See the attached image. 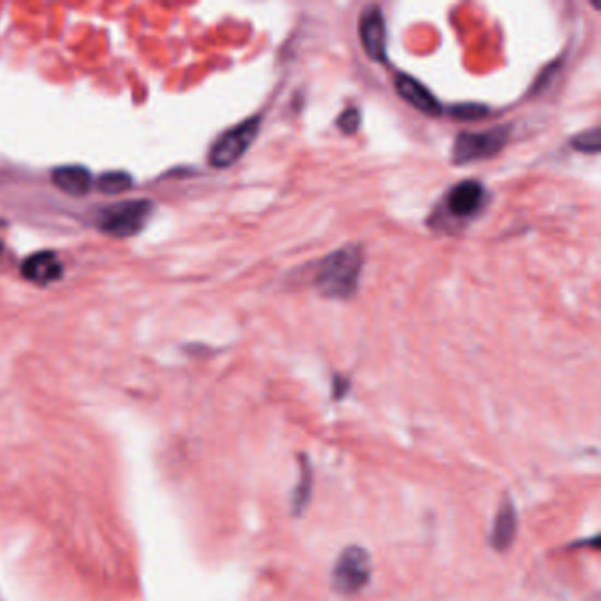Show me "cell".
Segmentation results:
<instances>
[{
	"label": "cell",
	"instance_id": "obj_1",
	"mask_svg": "<svg viewBox=\"0 0 601 601\" xmlns=\"http://www.w3.org/2000/svg\"><path fill=\"white\" fill-rule=\"evenodd\" d=\"M365 254L360 243H349L323 257L314 274L317 291L330 300L353 299L360 288Z\"/></svg>",
	"mask_w": 601,
	"mask_h": 601
},
{
	"label": "cell",
	"instance_id": "obj_2",
	"mask_svg": "<svg viewBox=\"0 0 601 601\" xmlns=\"http://www.w3.org/2000/svg\"><path fill=\"white\" fill-rule=\"evenodd\" d=\"M509 139V128L496 125L489 131H464L455 139L452 161L454 165L464 166L471 163L485 161L494 157L505 148Z\"/></svg>",
	"mask_w": 601,
	"mask_h": 601
},
{
	"label": "cell",
	"instance_id": "obj_3",
	"mask_svg": "<svg viewBox=\"0 0 601 601\" xmlns=\"http://www.w3.org/2000/svg\"><path fill=\"white\" fill-rule=\"evenodd\" d=\"M152 212H154V205L147 200L116 203V205H110L101 211L97 226L106 235H111L117 239H128L145 228Z\"/></svg>",
	"mask_w": 601,
	"mask_h": 601
},
{
	"label": "cell",
	"instance_id": "obj_4",
	"mask_svg": "<svg viewBox=\"0 0 601 601\" xmlns=\"http://www.w3.org/2000/svg\"><path fill=\"white\" fill-rule=\"evenodd\" d=\"M372 575V561L363 546L351 545L340 552L332 569V588L339 594H357L368 586Z\"/></svg>",
	"mask_w": 601,
	"mask_h": 601
},
{
	"label": "cell",
	"instance_id": "obj_5",
	"mask_svg": "<svg viewBox=\"0 0 601 601\" xmlns=\"http://www.w3.org/2000/svg\"><path fill=\"white\" fill-rule=\"evenodd\" d=\"M262 128V116L251 117L243 120L239 125H235L230 131L220 134L217 142L212 145L208 161L217 170L230 168L235 163L240 161V157L249 151L256 140L257 133Z\"/></svg>",
	"mask_w": 601,
	"mask_h": 601
},
{
	"label": "cell",
	"instance_id": "obj_6",
	"mask_svg": "<svg viewBox=\"0 0 601 601\" xmlns=\"http://www.w3.org/2000/svg\"><path fill=\"white\" fill-rule=\"evenodd\" d=\"M486 203V189L478 180H464L448 191L445 211L454 219H473Z\"/></svg>",
	"mask_w": 601,
	"mask_h": 601
},
{
	"label": "cell",
	"instance_id": "obj_7",
	"mask_svg": "<svg viewBox=\"0 0 601 601\" xmlns=\"http://www.w3.org/2000/svg\"><path fill=\"white\" fill-rule=\"evenodd\" d=\"M359 36L369 59L374 62H386V57H388L386 25L380 5H371L360 14Z\"/></svg>",
	"mask_w": 601,
	"mask_h": 601
},
{
	"label": "cell",
	"instance_id": "obj_8",
	"mask_svg": "<svg viewBox=\"0 0 601 601\" xmlns=\"http://www.w3.org/2000/svg\"><path fill=\"white\" fill-rule=\"evenodd\" d=\"M395 91L408 105L413 106L414 110L422 111L425 116L440 117L443 111L436 96L422 82L409 74H399L395 79Z\"/></svg>",
	"mask_w": 601,
	"mask_h": 601
},
{
	"label": "cell",
	"instance_id": "obj_9",
	"mask_svg": "<svg viewBox=\"0 0 601 601\" xmlns=\"http://www.w3.org/2000/svg\"><path fill=\"white\" fill-rule=\"evenodd\" d=\"M62 272L64 268H62L59 256L51 251L33 254L22 265V274L25 279L31 280L34 285H51L62 277Z\"/></svg>",
	"mask_w": 601,
	"mask_h": 601
},
{
	"label": "cell",
	"instance_id": "obj_10",
	"mask_svg": "<svg viewBox=\"0 0 601 601\" xmlns=\"http://www.w3.org/2000/svg\"><path fill=\"white\" fill-rule=\"evenodd\" d=\"M53 184L71 196H83L93 188V173L83 166H60L51 173Z\"/></svg>",
	"mask_w": 601,
	"mask_h": 601
},
{
	"label": "cell",
	"instance_id": "obj_11",
	"mask_svg": "<svg viewBox=\"0 0 601 601\" xmlns=\"http://www.w3.org/2000/svg\"><path fill=\"white\" fill-rule=\"evenodd\" d=\"M515 534H517V512H515L514 503L505 500L497 509L494 528H492V546L496 551H506L514 543Z\"/></svg>",
	"mask_w": 601,
	"mask_h": 601
},
{
	"label": "cell",
	"instance_id": "obj_12",
	"mask_svg": "<svg viewBox=\"0 0 601 601\" xmlns=\"http://www.w3.org/2000/svg\"><path fill=\"white\" fill-rule=\"evenodd\" d=\"M311 491H313V471H311V466H309L308 457H303L299 486L295 489L293 497H291L295 515H300L305 509L309 497H311Z\"/></svg>",
	"mask_w": 601,
	"mask_h": 601
},
{
	"label": "cell",
	"instance_id": "obj_13",
	"mask_svg": "<svg viewBox=\"0 0 601 601\" xmlns=\"http://www.w3.org/2000/svg\"><path fill=\"white\" fill-rule=\"evenodd\" d=\"M133 179L125 171H108L99 179V189L105 194H122L131 189Z\"/></svg>",
	"mask_w": 601,
	"mask_h": 601
},
{
	"label": "cell",
	"instance_id": "obj_14",
	"mask_svg": "<svg viewBox=\"0 0 601 601\" xmlns=\"http://www.w3.org/2000/svg\"><path fill=\"white\" fill-rule=\"evenodd\" d=\"M572 147L577 148L578 152H584V154H598L601 148L600 128H592L577 134L572 140Z\"/></svg>",
	"mask_w": 601,
	"mask_h": 601
},
{
	"label": "cell",
	"instance_id": "obj_15",
	"mask_svg": "<svg viewBox=\"0 0 601 601\" xmlns=\"http://www.w3.org/2000/svg\"><path fill=\"white\" fill-rule=\"evenodd\" d=\"M450 116L459 120H482L489 116V108L478 103H464L452 106Z\"/></svg>",
	"mask_w": 601,
	"mask_h": 601
},
{
	"label": "cell",
	"instance_id": "obj_16",
	"mask_svg": "<svg viewBox=\"0 0 601 601\" xmlns=\"http://www.w3.org/2000/svg\"><path fill=\"white\" fill-rule=\"evenodd\" d=\"M360 122H362V117H360L359 108H354V106L342 111L339 119H337V125L345 134L357 133L360 129Z\"/></svg>",
	"mask_w": 601,
	"mask_h": 601
},
{
	"label": "cell",
	"instance_id": "obj_17",
	"mask_svg": "<svg viewBox=\"0 0 601 601\" xmlns=\"http://www.w3.org/2000/svg\"><path fill=\"white\" fill-rule=\"evenodd\" d=\"M334 386H336V388H334V394H336V399H340V397H342V395L346 394V392H348V382H346V380H340V377H336V382H334Z\"/></svg>",
	"mask_w": 601,
	"mask_h": 601
},
{
	"label": "cell",
	"instance_id": "obj_18",
	"mask_svg": "<svg viewBox=\"0 0 601 601\" xmlns=\"http://www.w3.org/2000/svg\"><path fill=\"white\" fill-rule=\"evenodd\" d=\"M0 249H2V223H0Z\"/></svg>",
	"mask_w": 601,
	"mask_h": 601
}]
</instances>
